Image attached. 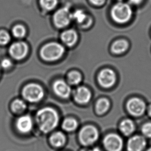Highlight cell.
Masks as SVG:
<instances>
[{
	"mask_svg": "<svg viewBox=\"0 0 151 151\" xmlns=\"http://www.w3.org/2000/svg\"><path fill=\"white\" fill-rule=\"evenodd\" d=\"M36 119L39 128L44 133H49L55 129L59 122L57 112L50 107L38 110L36 115Z\"/></svg>",
	"mask_w": 151,
	"mask_h": 151,
	"instance_id": "1",
	"label": "cell"
},
{
	"mask_svg": "<svg viewBox=\"0 0 151 151\" xmlns=\"http://www.w3.org/2000/svg\"><path fill=\"white\" fill-rule=\"evenodd\" d=\"M65 53L63 45L57 42H50L43 46L40 53L44 60L48 61L57 60L61 58Z\"/></svg>",
	"mask_w": 151,
	"mask_h": 151,
	"instance_id": "2",
	"label": "cell"
},
{
	"mask_svg": "<svg viewBox=\"0 0 151 151\" xmlns=\"http://www.w3.org/2000/svg\"><path fill=\"white\" fill-rule=\"evenodd\" d=\"M111 14L113 20L116 22L124 23L131 19L132 10L128 4L120 2L113 6Z\"/></svg>",
	"mask_w": 151,
	"mask_h": 151,
	"instance_id": "3",
	"label": "cell"
},
{
	"mask_svg": "<svg viewBox=\"0 0 151 151\" xmlns=\"http://www.w3.org/2000/svg\"><path fill=\"white\" fill-rule=\"evenodd\" d=\"M23 96L28 102L36 103L44 98V91L38 84H29L23 89Z\"/></svg>",
	"mask_w": 151,
	"mask_h": 151,
	"instance_id": "4",
	"label": "cell"
},
{
	"mask_svg": "<svg viewBox=\"0 0 151 151\" xmlns=\"http://www.w3.org/2000/svg\"><path fill=\"white\" fill-rule=\"evenodd\" d=\"M98 136V132L96 127L92 125H87L80 131L79 138L82 145L89 146L97 140Z\"/></svg>",
	"mask_w": 151,
	"mask_h": 151,
	"instance_id": "5",
	"label": "cell"
},
{
	"mask_svg": "<svg viewBox=\"0 0 151 151\" xmlns=\"http://www.w3.org/2000/svg\"><path fill=\"white\" fill-rule=\"evenodd\" d=\"M72 13L67 7L59 9L53 15L54 24L58 28H64L69 25L72 20Z\"/></svg>",
	"mask_w": 151,
	"mask_h": 151,
	"instance_id": "6",
	"label": "cell"
},
{
	"mask_svg": "<svg viewBox=\"0 0 151 151\" xmlns=\"http://www.w3.org/2000/svg\"><path fill=\"white\" fill-rule=\"evenodd\" d=\"M103 144L107 151H121L123 145L122 139L115 134L106 136L104 139Z\"/></svg>",
	"mask_w": 151,
	"mask_h": 151,
	"instance_id": "7",
	"label": "cell"
},
{
	"mask_svg": "<svg viewBox=\"0 0 151 151\" xmlns=\"http://www.w3.org/2000/svg\"><path fill=\"white\" fill-rule=\"evenodd\" d=\"M10 56L16 60L23 59L28 53V46L27 43L19 41L12 43L9 49Z\"/></svg>",
	"mask_w": 151,
	"mask_h": 151,
	"instance_id": "8",
	"label": "cell"
},
{
	"mask_svg": "<svg viewBox=\"0 0 151 151\" xmlns=\"http://www.w3.org/2000/svg\"><path fill=\"white\" fill-rule=\"evenodd\" d=\"M98 81L104 88H110L114 85L116 81V76L114 72L110 69H105L99 73Z\"/></svg>",
	"mask_w": 151,
	"mask_h": 151,
	"instance_id": "9",
	"label": "cell"
},
{
	"mask_svg": "<svg viewBox=\"0 0 151 151\" xmlns=\"http://www.w3.org/2000/svg\"><path fill=\"white\" fill-rule=\"evenodd\" d=\"M127 108L130 114L134 116H140L145 111L146 105L141 99L134 98L129 101Z\"/></svg>",
	"mask_w": 151,
	"mask_h": 151,
	"instance_id": "10",
	"label": "cell"
},
{
	"mask_svg": "<svg viewBox=\"0 0 151 151\" xmlns=\"http://www.w3.org/2000/svg\"><path fill=\"white\" fill-rule=\"evenodd\" d=\"M53 89L57 96L63 99L68 98L72 91L69 85L61 80L56 81L54 83Z\"/></svg>",
	"mask_w": 151,
	"mask_h": 151,
	"instance_id": "11",
	"label": "cell"
},
{
	"mask_svg": "<svg viewBox=\"0 0 151 151\" xmlns=\"http://www.w3.org/2000/svg\"><path fill=\"white\" fill-rule=\"evenodd\" d=\"M147 145L145 138L141 136H134L129 139L127 143L128 151H143Z\"/></svg>",
	"mask_w": 151,
	"mask_h": 151,
	"instance_id": "12",
	"label": "cell"
},
{
	"mask_svg": "<svg viewBox=\"0 0 151 151\" xmlns=\"http://www.w3.org/2000/svg\"><path fill=\"white\" fill-rule=\"evenodd\" d=\"M74 98L76 102L78 104L84 105L90 101L91 98V93L88 88L81 86L74 91Z\"/></svg>",
	"mask_w": 151,
	"mask_h": 151,
	"instance_id": "13",
	"label": "cell"
},
{
	"mask_svg": "<svg viewBox=\"0 0 151 151\" xmlns=\"http://www.w3.org/2000/svg\"><path fill=\"white\" fill-rule=\"evenodd\" d=\"M33 122L31 117L25 115L21 116L16 122V127L19 132L23 134L28 133L32 130Z\"/></svg>",
	"mask_w": 151,
	"mask_h": 151,
	"instance_id": "14",
	"label": "cell"
},
{
	"mask_svg": "<svg viewBox=\"0 0 151 151\" xmlns=\"http://www.w3.org/2000/svg\"><path fill=\"white\" fill-rule=\"evenodd\" d=\"M61 38L62 41L65 45L68 47H72L77 41V34L73 29H68L62 33Z\"/></svg>",
	"mask_w": 151,
	"mask_h": 151,
	"instance_id": "15",
	"label": "cell"
},
{
	"mask_svg": "<svg viewBox=\"0 0 151 151\" xmlns=\"http://www.w3.org/2000/svg\"><path fill=\"white\" fill-rule=\"evenodd\" d=\"M50 141L53 147H62L65 143V136L62 132H57L51 135Z\"/></svg>",
	"mask_w": 151,
	"mask_h": 151,
	"instance_id": "16",
	"label": "cell"
},
{
	"mask_svg": "<svg viewBox=\"0 0 151 151\" xmlns=\"http://www.w3.org/2000/svg\"><path fill=\"white\" fill-rule=\"evenodd\" d=\"M135 129L134 123L129 119L123 121L120 125L121 132L125 136L131 135L135 131Z\"/></svg>",
	"mask_w": 151,
	"mask_h": 151,
	"instance_id": "17",
	"label": "cell"
},
{
	"mask_svg": "<svg viewBox=\"0 0 151 151\" xmlns=\"http://www.w3.org/2000/svg\"><path fill=\"white\" fill-rule=\"evenodd\" d=\"M128 47V43L125 40H118L114 42L111 49L113 52L117 54L124 53Z\"/></svg>",
	"mask_w": 151,
	"mask_h": 151,
	"instance_id": "18",
	"label": "cell"
},
{
	"mask_svg": "<svg viewBox=\"0 0 151 151\" xmlns=\"http://www.w3.org/2000/svg\"><path fill=\"white\" fill-rule=\"evenodd\" d=\"M110 102L106 99H100L96 103V110L99 114H103L108 110Z\"/></svg>",
	"mask_w": 151,
	"mask_h": 151,
	"instance_id": "19",
	"label": "cell"
},
{
	"mask_svg": "<svg viewBox=\"0 0 151 151\" xmlns=\"http://www.w3.org/2000/svg\"><path fill=\"white\" fill-rule=\"evenodd\" d=\"M72 19H74L77 22L81 24H83L89 18V17L87 16L83 10L81 9L76 10L74 13L72 14Z\"/></svg>",
	"mask_w": 151,
	"mask_h": 151,
	"instance_id": "20",
	"label": "cell"
},
{
	"mask_svg": "<svg viewBox=\"0 0 151 151\" xmlns=\"http://www.w3.org/2000/svg\"><path fill=\"white\" fill-rule=\"evenodd\" d=\"M78 127V123L73 118L66 119L62 123V128L66 132H72L75 130Z\"/></svg>",
	"mask_w": 151,
	"mask_h": 151,
	"instance_id": "21",
	"label": "cell"
},
{
	"mask_svg": "<svg viewBox=\"0 0 151 151\" xmlns=\"http://www.w3.org/2000/svg\"><path fill=\"white\" fill-rule=\"evenodd\" d=\"M27 108V105L23 101L17 99L12 102V109L16 114H20L25 111Z\"/></svg>",
	"mask_w": 151,
	"mask_h": 151,
	"instance_id": "22",
	"label": "cell"
},
{
	"mask_svg": "<svg viewBox=\"0 0 151 151\" xmlns=\"http://www.w3.org/2000/svg\"><path fill=\"white\" fill-rule=\"evenodd\" d=\"M68 82L71 85H76L79 84L82 81V76L79 72L72 71L68 73Z\"/></svg>",
	"mask_w": 151,
	"mask_h": 151,
	"instance_id": "23",
	"label": "cell"
},
{
	"mask_svg": "<svg viewBox=\"0 0 151 151\" xmlns=\"http://www.w3.org/2000/svg\"><path fill=\"white\" fill-rule=\"evenodd\" d=\"M39 3L41 7L44 9L50 11L56 7L57 4V0H39Z\"/></svg>",
	"mask_w": 151,
	"mask_h": 151,
	"instance_id": "24",
	"label": "cell"
},
{
	"mask_svg": "<svg viewBox=\"0 0 151 151\" xmlns=\"http://www.w3.org/2000/svg\"><path fill=\"white\" fill-rule=\"evenodd\" d=\"M26 29L21 25H17L12 29V33L14 36L17 38H22L26 35Z\"/></svg>",
	"mask_w": 151,
	"mask_h": 151,
	"instance_id": "25",
	"label": "cell"
},
{
	"mask_svg": "<svg viewBox=\"0 0 151 151\" xmlns=\"http://www.w3.org/2000/svg\"><path fill=\"white\" fill-rule=\"evenodd\" d=\"M10 40V35L7 32L4 30L0 31V44L1 45H6L9 43Z\"/></svg>",
	"mask_w": 151,
	"mask_h": 151,
	"instance_id": "26",
	"label": "cell"
},
{
	"mask_svg": "<svg viewBox=\"0 0 151 151\" xmlns=\"http://www.w3.org/2000/svg\"><path fill=\"white\" fill-rule=\"evenodd\" d=\"M141 131L145 137L151 138V123H147L143 125Z\"/></svg>",
	"mask_w": 151,
	"mask_h": 151,
	"instance_id": "27",
	"label": "cell"
},
{
	"mask_svg": "<svg viewBox=\"0 0 151 151\" xmlns=\"http://www.w3.org/2000/svg\"><path fill=\"white\" fill-rule=\"evenodd\" d=\"M1 67L4 69H8L12 67V62L9 59L5 58L2 60L1 63Z\"/></svg>",
	"mask_w": 151,
	"mask_h": 151,
	"instance_id": "28",
	"label": "cell"
},
{
	"mask_svg": "<svg viewBox=\"0 0 151 151\" xmlns=\"http://www.w3.org/2000/svg\"><path fill=\"white\" fill-rule=\"evenodd\" d=\"M92 4L97 6H100L104 3L105 0H90Z\"/></svg>",
	"mask_w": 151,
	"mask_h": 151,
	"instance_id": "29",
	"label": "cell"
},
{
	"mask_svg": "<svg viewBox=\"0 0 151 151\" xmlns=\"http://www.w3.org/2000/svg\"><path fill=\"white\" fill-rule=\"evenodd\" d=\"M131 4L138 5L140 4L142 0H129Z\"/></svg>",
	"mask_w": 151,
	"mask_h": 151,
	"instance_id": "30",
	"label": "cell"
},
{
	"mask_svg": "<svg viewBox=\"0 0 151 151\" xmlns=\"http://www.w3.org/2000/svg\"><path fill=\"white\" fill-rule=\"evenodd\" d=\"M90 151H102L100 150L99 148L98 147H95V148H93L92 150H90Z\"/></svg>",
	"mask_w": 151,
	"mask_h": 151,
	"instance_id": "31",
	"label": "cell"
},
{
	"mask_svg": "<svg viewBox=\"0 0 151 151\" xmlns=\"http://www.w3.org/2000/svg\"><path fill=\"white\" fill-rule=\"evenodd\" d=\"M148 114H149L150 116H151V105H150L148 108Z\"/></svg>",
	"mask_w": 151,
	"mask_h": 151,
	"instance_id": "32",
	"label": "cell"
},
{
	"mask_svg": "<svg viewBox=\"0 0 151 151\" xmlns=\"http://www.w3.org/2000/svg\"><path fill=\"white\" fill-rule=\"evenodd\" d=\"M80 151H90V150H88L86 149H82Z\"/></svg>",
	"mask_w": 151,
	"mask_h": 151,
	"instance_id": "33",
	"label": "cell"
},
{
	"mask_svg": "<svg viewBox=\"0 0 151 151\" xmlns=\"http://www.w3.org/2000/svg\"><path fill=\"white\" fill-rule=\"evenodd\" d=\"M147 151H151V147H150V148H149V149L147 150Z\"/></svg>",
	"mask_w": 151,
	"mask_h": 151,
	"instance_id": "34",
	"label": "cell"
}]
</instances>
